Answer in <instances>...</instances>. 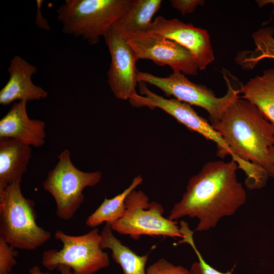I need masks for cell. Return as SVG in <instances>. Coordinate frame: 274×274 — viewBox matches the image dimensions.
Instances as JSON below:
<instances>
[{
  "instance_id": "cell-2",
  "label": "cell",
  "mask_w": 274,
  "mask_h": 274,
  "mask_svg": "<svg viewBox=\"0 0 274 274\" xmlns=\"http://www.w3.org/2000/svg\"><path fill=\"white\" fill-rule=\"evenodd\" d=\"M239 169L233 160H216L204 164L189 180L181 200L173 206L168 219L184 217L199 220L195 231L214 228L221 219L233 215L247 199L242 184L238 181Z\"/></svg>"
},
{
  "instance_id": "cell-23",
  "label": "cell",
  "mask_w": 274,
  "mask_h": 274,
  "mask_svg": "<svg viewBox=\"0 0 274 274\" xmlns=\"http://www.w3.org/2000/svg\"><path fill=\"white\" fill-rule=\"evenodd\" d=\"M146 274H190V272L183 266L175 265L161 258L147 268Z\"/></svg>"
},
{
  "instance_id": "cell-21",
  "label": "cell",
  "mask_w": 274,
  "mask_h": 274,
  "mask_svg": "<svg viewBox=\"0 0 274 274\" xmlns=\"http://www.w3.org/2000/svg\"><path fill=\"white\" fill-rule=\"evenodd\" d=\"M180 229L182 234V238L177 245L183 243L189 244L198 259V261L194 262L191 265L189 270L190 274H232L234 267L226 272H221L208 263L199 251L197 248L193 238L194 231L190 229L188 223L184 221H181L179 223Z\"/></svg>"
},
{
  "instance_id": "cell-24",
  "label": "cell",
  "mask_w": 274,
  "mask_h": 274,
  "mask_svg": "<svg viewBox=\"0 0 274 274\" xmlns=\"http://www.w3.org/2000/svg\"><path fill=\"white\" fill-rule=\"evenodd\" d=\"M169 2L173 7L182 15L192 13L197 7L204 4V1L202 0H171Z\"/></svg>"
},
{
  "instance_id": "cell-6",
  "label": "cell",
  "mask_w": 274,
  "mask_h": 274,
  "mask_svg": "<svg viewBox=\"0 0 274 274\" xmlns=\"http://www.w3.org/2000/svg\"><path fill=\"white\" fill-rule=\"evenodd\" d=\"M57 157L58 162L48 173L43 187L56 202L57 216L68 220L84 201V189L98 184L102 174L98 171L85 172L77 168L71 160L68 149L63 150Z\"/></svg>"
},
{
  "instance_id": "cell-9",
  "label": "cell",
  "mask_w": 274,
  "mask_h": 274,
  "mask_svg": "<svg viewBox=\"0 0 274 274\" xmlns=\"http://www.w3.org/2000/svg\"><path fill=\"white\" fill-rule=\"evenodd\" d=\"M139 94L133 100L135 107H147L151 109L159 108L174 117L189 129L195 131L208 140L216 143L218 156L224 158L234 155L225 141L212 125L199 115L191 105L175 98H166L150 90L146 84L139 83Z\"/></svg>"
},
{
  "instance_id": "cell-11",
  "label": "cell",
  "mask_w": 274,
  "mask_h": 274,
  "mask_svg": "<svg viewBox=\"0 0 274 274\" xmlns=\"http://www.w3.org/2000/svg\"><path fill=\"white\" fill-rule=\"evenodd\" d=\"M104 38L111 56L107 72L108 85L116 98L129 100L138 94L135 53L127 40L112 27Z\"/></svg>"
},
{
  "instance_id": "cell-18",
  "label": "cell",
  "mask_w": 274,
  "mask_h": 274,
  "mask_svg": "<svg viewBox=\"0 0 274 274\" xmlns=\"http://www.w3.org/2000/svg\"><path fill=\"white\" fill-rule=\"evenodd\" d=\"M111 226L106 223L100 235V246L110 249L113 260L120 265L123 274H146L145 267L149 254H136L113 234Z\"/></svg>"
},
{
  "instance_id": "cell-15",
  "label": "cell",
  "mask_w": 274,
  "mask_h": 274,
  "mask_svg": "<svg viewBox=\"0 0 274 274\" xmlns=\"http://www.w3.org/2000/svg\"><path fill=\"white\" fill-rule=\"evenodd\" d=\"M31 156L30 146L12 139H0V190L20 184Z\"/></svg>"
},
{
  "instance_id": "cell-14",
  "label": "cell",
  "mask_w": 274,
  "mask_h": 274,
  "mask_svg": "<svg viewBox=\"0 0 274 274\" xmlns=\"http://www.w3.org/2000/svg\"><path fill=\"white\" fill-rule=\"evenodd\" d=\"M27 101L14 102L0 120V139H12L29 146L40 147L45 144V123L29 118Z\"/></svg>"
},
{
  "instance_id": "cell-27",
  "label": "cell",
  "mask_w": 274,
  "mask_h": 274,
  "mask_svg": "<svg viewBox=\"0 0 274 274\" xmlns=\"http://www.w3.org/2000/svg\"><path fill=\"white\" fill-rule=\"evenodd\" d=\"M259 7H262L267 4H271L273 6V11H274V0H258L256 1Z\"/></svg>"
},
{
  "instance_id": "cell-16",
  "label": "cell",
  "mask_w": 274,
  "mask_h": 274,
  "mask_svg": "<svg viewBox=\"0 0 274 274\" xmlns=\"http://www.w3.org/2000/svg\"><path fill=\"white\" fill-rule=\"evenodd\" d=\"M161 0H132L127 10L112 27L122 37L148 32L155 14L161 7Z\"/></svg>"
},
{
  "instance_id": "cell-28",
  "label": "cell",
  "mask_w": 274,
  "mask_h": 274,
  "mask_svg": "<svg viewBox=\"0 0 274 274\" xmlns=\"http://www.w3.org/2000/svg\"><path fill=\"white\" fill-rule=\"evenodd\" d=\"M269 154L271 161L274 164V144L269 149Z\"/></svg>"
},
{
  "instance_id": "cell-7",
  "label": "cell",
  "mask_w": 274,
  "mask_h": 274,
  "mask_svg": "<svg viewBox=\"0 0 274 274\" xmlns=\"http://www.w3.org/2000/svg\"><path fill=\"white\" fill-rule=\"evenodd\" d=\"M62 248L50 249L43 253L42 265L49 270L64 265L73 270L72 274H94L110 264L108 254L100 246L97 228L81 235H70L61 230L54 235Z\"/></svg>"
},
{
  "instance_id": "cell-20",
  "label": "cell",
  "mask_w": 274,
  "mask_h": 274,
  "mask_svg": "<svg viewBox=\"0 0 274 274\" xmlns=\"http://www.w3.org/2000/svg\"><path fill=\"white\" fill-rule=\"evenodd\" d=\"M274 29L264 27L255 31L252 38L256 48L252 51H245L237 58L238 63L246 68L252 69L261 60L274 59Z\"/></svg>"
},
{
  "instance_id": "cell-19",
  "label": "cell",
  "mask_w": 274,
  "mask_h": 274,
  "mask_svg": "<svg viewBox=\"0 0 274 274\" xmlns=\"http://www.w3.org/2000/svg\"><path fill=\"white\" fill-rule=\"evenodd\" d=\"M142 182V177L138 175L121 193L112 198L106 197L96 210L88 217L86 221V225L89 227H96L104 222L111 225L122 218L126 211L125 199L127 196Z\"/></svg>"
},
{
  "instance_id": "cell-13",
  "label": "cell",
  "mask_w": 274,
  "mask_h": 274,
  "mask_svg": "<svg viewBox=\"0 0 274 274\" xmlns=\"http://www.w3.org/2000/svg\"><path fill=\"white\" fill-rule=\"evenodd\" d=\"M36 67L18 55L12 59L8 68L9 78L0 91V104L7 106L15 101H32L46 98L48 92L32 81Z\"/></svg>"
},
{
  "instance_id": "cell-22",
  "label": "cell",
  "mask_w": 274,
  "mask_h": 274,
  "mask_svg": "<svg viewBox=\"0 0 274 274\" xmlns=\"http://www.w3.org/2000/svg\"><path fill=\"white\" fill-rule=\"evenodd\" d=\"M17 252L0 236V274H10L17 264L15 257Z\"/></svg>"
},
{
  "instance_id": "cell-4",
  "label": "cell",
  "mask_w": 274,
  "mask_h": 274,
  "mask_svg": "<svg viewBox=\"0 0 274 274\" xmlns=\"http://www.w3.org/2000/svg\"><path fill=\"white\" fill-rule=\"evenodd\" d=\"M33 201L23 195L20 184L0 190V236L14 248L31 250L48 241L51 233L38 226Z\"/></svg>"
},
{
  "instance_id": "cell-8",
  "label": "cell",
  "mask_w": 274,
  "mask_h": 274,
  "mask_svg": "<svg viewBox=\"0 0 274 274\" xmlns=\"http://www.w3.org/2000/svg\"><path fill=\"white\" fill-rule=\"evenodd\" d=\"M126 211L122 218L113 223V230L128 235L133 239L142 235L182 237L176 221L163 217L164 210L149 198L143 191L133 190L125 199Z\"/></svg>"
},
{
  "instance_id": "cell-10",
  "label": "cell",
  "mask_w": 274,
  "mask_h": 274,
  "mask_svg": "<svg viewBox=\"0 0 274 274\" xmlns=\"http://www.w3.org/2000/svg\"><path fill=\"white\" fill-rule=\"evenodd\" d=\"M126 40L138 60L149 59L160 66L169 65L174 72L197 74L198 66L191 53L173 41L149 31L131 36Z\"/></svg>"
},
{
  "instance_id": "cell-25",
  "label": "cell",
  "mask_w": 274,
  "mask_h": 274,
  "mask_svg": "<svg viewBox=\"0 0 274 274\" xmlns=\"http://www.w3.org/2000/svg\"><path fill=\"white\" fill-rule=\"evenodd\" d=\"M43 2L44 1L42 0L36 1L37 11L35 23L38 27L45 30H49L50 29V27L48 24V21L42 16L41 12V7Z\"/></svg>"
},
{
  "instance_id": "cell-3",
  "label": "cell",
  "mask_w": 274,
  "mask_h": 274,
  "mask_svg": "<svg viewBox=\"0 0 274 274\" xmlns=\"http://www.w3.org/2000/svg\"><path fill=\"white\" fill-rule=\"evenodd\" d=\"M132 0H65L57 10L63 32L97 44Z\"/></svg>"
},
{
  "instance_id": "cell-1",
  "label": "cell",
  "mask_w": 274,
  "mask_h": 274,
  "mask_svg": "<svg viewBox=\"0 0 274 274\" xmlns=\"http://www.w3.org/2000/svg\"><path fill=\"white\" fill-rule=\"evenodd\" d=\"M212 125L232 151L239 169L245 173V185L249 189H261L269 177L274 178V164L269 154L274 144V124L255 105L240 97Z\"/></svg>"
},
{
  "instance_id": "cell-12",
  "label": "cell",
  "mask_w": 274,
  "mask_h": 274,
  "mask_svg": "<svg viewBox=\"0 0 274 274\" xmlns=\"http://www.w3.org/2000/svg\"><path fill=\"white\" fill-rule=\"evenodd\" d=\"M149 32L187 49L194 58L199 70H205L215 59L210 35L206 29L176 18L167 19L160 16L152 21Z\"/></svg>"
},
{
  "instance_id": "cell-26",
  "label": "cell",
  "mask_w": 274,
  "mask_h": 274,
  "mask_svg": "<svg viewBox=\"0 0 274 274\" xmlns=\"http://www.w3.org/2000/svg\"><path fill=\"white\" fill-rule=\"evenodd\" d=\"M57 270H59L61 274H72L71 271V268L64 265H60L57 267ZM30 274H53L48 272H42L40 268L37 266L35 265L29 270Z\"/></svg>"
},
{
  "instance_id": "cell-5",
  "label": "cell",
  "mask_w": 274,
  "mask_h": 274,
  "mask_svg": "<svg viewBox=\"0 0 274 274\" xmlns=\"http://www.w3.org/2000/svg\"><path fill=\"white\" fill-rule=\"evenodd\" d=\"M223 77L227 90L224 95L218 97L212 90L191 82L181 72H173L166 77L140 71L137 74L138 82L154 85L167 96H173L181 101L204 109L209 114L212 125L217 123L228 107L240 97L239 89L233 87L227 75L224 74Z\"/></svg>"
},
{
  "instance_id": "cell-17",
  "label": "cell",
  "mask_w": 274,
  "mask_h": 274,
  "mask_svg": "<svg viewBox=\"0 0 274 274\" xmlns=\"http://www.w3.org/2000/svg\"><path fill=\"white\" fill-rule=\"evenodd\" d=\"M240 97L255 105L274 124V68L251 78L239 89Z\"/></svg>"
}]
</instances>
